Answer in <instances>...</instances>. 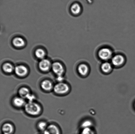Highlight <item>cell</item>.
I'll use <instances>...</instances> for the list:
<instances>
[{
	"instance_id": "7",
	"label": "cell",
	"mask_w": 135,
	"mask_h": 134,
	"mask_svg": "<svg viewBox=\"0 0 135 134\" xmlns=\"http://www.w3.org/2000/svg\"><path fill=\"white\" fill-rule=\"evenodd\" d=\"M51 66V62L47 59L42 60L39 63L40 69L43 71H47L50 69Z\"/></svg>"
},
{
	"instance_id": "14",
	"label": "cell",
	"mask_w": 135,
	"mask_h": 134,
	"mask_svg": "<svg viewBox=\"0 0 135 134\" xmlns=\"http://www.w3.org/2000/svg\"><path fill=\"white\" fill-rule=\"evenodd\" d=\"M41 86L42 88L46 91L51 90L52 88V83L48 80H45L42 82Z\"/></svg>"
},
{
	"instance_id": "25",
	"label": "cell",
	"mask_w": 135,
	"mask_h": 134,
	"mask_svg": "<svg viewBox=\"0 0 135 134\" xmlns=\"http://www.w3.org/2000/svg\"></svg>"
},
{
	"instance_id": "8",
	"label": "cell",
	"mask_w": 135,
	"mask_h": 134,
	"mask_svg": "<svg viewBox=\"0 0 135 134\" xmlns=\"http://www.w3.org/2000/svg\"><path fill=\"white\" fill-rule=\"evenodd\" d=\"M59 128L56 126L51 125L47 127V129L44 131L43 134H59Z\"/></svg>"
},
{
	"instance_id": "6",
	"label": "cell",
	"mask_w": 135,
	"mask_h": 134,
	"mask_svg": "<svg viewBox=\"0 0 135 134\" xmlns=\"http://www.w3.org/2000/svg\"><path fill=\"white\" fill-rule=\"evenodd\" d=\"M16 74L19 77H24L28 73L27 68L23 65H19L16 67L15 69Z\"/></svg>"
},
{
	"instance_id": "21",
	"label": "cell",
	"mask_w": 135,
	"mask_h": 134,
	"mask_svg": "<svg viewBox=\"0 0 135 134\" xmlns=\"http://www.w3.org/2000/svg\"><path fill=\"white\" fill-rule=\"evenodd\" d=\"M81 134H94V133L90 128H83Z\"/></svg>"
},
{
	"instance_id": "3",
	"label": "cell",
	"mask_w": 135,
	"mask_h": 134,
	"mask_svg": "<svg viewBox=\"0 0 135 134\" xmlns=\"http://www.w3.org/2000/svg\"><path fill=\"white\" fill-rule=\"evenodd\" d=\"M54 90L55 93L58 94H66L69 90V87L67 84L60 82L54 86Z\"/></svg>"
},
{
	"instance_id": "22",
	"label": "cell",
	"mask_w": 135,
	"mask_h": 134,
	"mask_svg": "<svg viewBox=\"0 0 135 134\" xmlns=\"http://www.w3.org/2000/svg\"><path fill=\"white\" fill-rule=\"evenodd\" d=\"M35 97L34 95L30 94L28 97L27 99L28 100L29 102H33V101L35 99Z\"/></svg>"
},
{
	"instance_id": "4",
	"label": "cell",
	"mask_w": 135,
	"mask_h": 134,
	"mask_svg": "<svg viewBox=\"0 0 135 134\" xmlns=\"http://www.w3.org/2000/svg\"><path fill=\"white\" fill-rule=\"evenodd\" d=\"M125 61L124 56L120 55H115L112 58V65L116 67L121 66L123 64Z\"/></svg>"
},
{
	"instance_id": "1",
	"label": "cell",
	"mask_w": 135,
	"mask_h": 134,
	"mask_svg": "<svg viewBox=\"0 0 135 134\" xmlns=\"http://www.w3.org/2000/svg\"><path fill=\"white\" fill-rule=\"evenodd\" d=\"M25 111L30 115H36L40 113L41 108L37 104L33 102H29L25 106Z\"/></svg>"
},
{
	"instance_id": "19",
	"label": "cell",
	"mask_w": 135,
	"mask_h": 134,
	"mask_svg": "<svg viewBox=\"0 0 135 134\" xmlns=\"http://www.w3.org/2000/svg\"><path fill=\"white\" fill-rule=\"evenodd\" d=\"M92 125V122L89 120H86L83 122L82 124V127L83 128H90Z\"/></svg>"
},
{
	"instance_id": "10",
	"label": "cell",
	"mask_w": 135,
	"mask_h": 134,
	"mask_svg": "<svg viewBox=\"0 0 135 134\" xmlns=\"http://www.w3.org/2000/svg\"><path fill=\"white\" fill-rule=\"evenodd\" d=\"M101 69L103 73H109L112 70V65L109 62H104L102 64Z\"/></svg>"
},
{
	"instance_id": "13",
	"label": "cell",
	"mask_w": 135,
	"mask_h": 134,
	"mask_svg": "<svg viewBox=\"0 0 135 134\" xmlns=\"http://www.w3.org/2000/svg\"><path fill=\"white\" fill-rule=\"evenodd\" d=\"M13 43L15 46L17 47H23L25 45V41L22 38L17 37L13 39Z\"/></svg>"
},
{
	"instance_id": "16",
	"label": "cell",
	"mask_w": 135,
	"mask_h": 134,
	"mask_svg": "<svg viewBox=\"0 0 135 134\" xmlns=\"http://www.w3.org/2000/svg\"><path fill=\"white\" fill-rule=\"evenodd\" d=\"M71 11L73 14H79L81 10L80 5L77 3H75L71 6Z\"/></svg>"
},
{
	"instance_id": "11",
	"label": "cell",
	"mask_w": 135,
	"mask_h": 134,
	"mask_svg": "<svg viewBox=\"0 0 135 134\" xmlns=\"http://www.w3.org/2000/svg\"><path fill=\"white\" fill-rule=\"evenodd\" d=\"M13 126L9 123L4 124L2 127L3 132L4 134H11L13 132Z\"/></svg>"
},
{
	"instance_id": "26",
	"label": "cell",
	"mask_w": 135,
	"mask_h": 134,
	"mask_svg": "<svg viewBox=\"0 0 135 134\" xmlns=\"http://www.w3.org/2000/svg\"></svg>"
},
{
	"instance_id": "20",
	"label": "cell",
	"mask_w": 135,
	"mask_h": 134,
	"mask_svg": "<svg viewBox=\"0 0 135 134\" xmlns=\"http://www.w3.org/2000/svg\"><path fill=\"white\" fill-rule=\"evenodd\" d=\"M38 127L42 131H45L47 128V123L44 122H41L38 124Z\"/></svg>"
},
{
	"instance_id": "15",
	"label": "cell",
	"mask_w": 135,
	"mask_h": 134,
	"mask_svg": "<svg viewBox=\"0 0 135 134\" xmlns=\"http://www.w3.org/2000/svg\"><path fill=\"white\" fill-rule=\"evenodd\" d=\"M19 94L22 98H27L30 94V90L26 87H22L19 90Z\"/></svg>"
},
{
	"instance_id": "17",
	"label": "cell",
	"mask_w": 135,
	"mask_h": 134,
	"mask_svg": "<svg viewBox=\"0 0 135 134\" xmlns=\"http://www.w3.org/2000/svg\"><path fill=\"white\" fill-rule=\"evenodd\" d=\"M3 69L6 73H10L13 71L14 67L11 64L7 63L4 64L3 66Z\"/></svg>"
},
{
	"instance_id": "23",
	"label": "cell",
	"mask_w": 135,
	"mask_h": 134,
	"mask_svg": "<svg viewBox=\"0 0 135 134\" xmlns=\"http://www.w3.org/2000/svg\"><path fill=\"white\" fill-rule=\"evenodd\" d=\"M57 79L58 81H61L63 80V77H62V76H58Z\"/></svg>"
},
{
	"instance_id": "12",
	"label": "cell",
	"mask_w": 135,
	"mask_h": 134,
	"mask_svg": "<svg viewBox=\"0 0 135 134\" xmlns=\"http://www.w3.org/2000/svg\"><path fill=\"white\" fill-rule=\"evenodd\" d=\"M13 104L17 107H21L26 105L25 101L23 98L21 97H16L13 101Z\"/></svg>"
},
{
	"instance_id": "2",
	"label": "cell",
	"mask_w": 135,
	"mask_h": 134,
	"mask_svg": "<svg viewBox=\"0 0 135 134\" xmlns=\"http://www.w3.org/2000/svg\"><path fill=\"white\" fill-rule=\"evenodd\" d=\"M98 55L101 60L107 61L112 58L113 53L110 49L104 48L101 49L99 51Z\"/></svg>"
},
{
	"instance_id": "5",
	"label": "cell",
	"mask_w": 135,
	"mask_h": 134,
	"mask_svg": "<svg viewBox=\"0 0 135 134\" xmlns=\"http://www.w3.org/2000/svg\"><path fill=\"white\" fill-rule=\"evenodd\" d=\"M52 68L54 73L58 76H62L64 72L63 66L59 62H55L52 64Z\"/></svg>"
},
{
	"instance_id": "18",
	"label": "cell",
	"mask_w": 135,
	"mask_h": 134,
	"mask_svg": "<svg viewBox=\"0 0 135 134\" xmlns=\"http://www.w3.org/2000/svg\"><path fill=\"white\" fill-rule=\"evenodd\" d=\"M35 54L37 57L42 60L44 59L46 55L45 51L41 49H37L35 51Z\"/></svg>"
},
{
	"instance_id": "24",
	"label": "cell",
	"mask_w": 135,
	"mask_h": 134,
	"mask_svg": "<svg viewBox=\"0 0 135 134\" xmlns=\"http://www.w3.org/2000/svg\"><path fill=\"white\" fill-rule=\"evenodd\" d=\"M134 106H135V103Z\"/></svg>"
},
{
	"instance_id": "9",
	"label": "cell",
	"mask_w": 135,
	"mask_h": 134,
	"mask_svg": "<svg viewBox=\"0 0 135 134\" xmlns=\"http://www.w3.org/2000/svg\"><path fill=\"white\" fill-rule=\"evenodd\" d=\"M78 69L79 74L83 77L86 76L89 72L88 66L84 64H80L78 67Z\"/></svg>"
}]
</instances>
